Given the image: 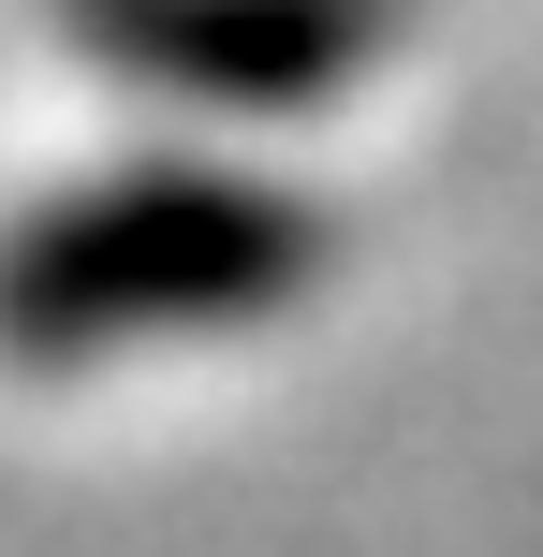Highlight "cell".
Returning a JSON list of instances; mask_svg holds the SVG:
<instances>
[{
	"label": "cell",
	"mask_w": 543,
	"mask_h": 557,
	"mask_svg": "<svg viewBox=\"0 0 543 557\" xmlns=\"http://www.w3.org/2000/svg\"><path fill=\"white\" fill-rule=\"evenodd\" d=\"M309 264L323 235L250 176H118V191L45 206L0 250V352L88 367V352H147V337H221L264 323Z\"/></svg>",
	"instance_id": "obj_1"
}]
</instances>
